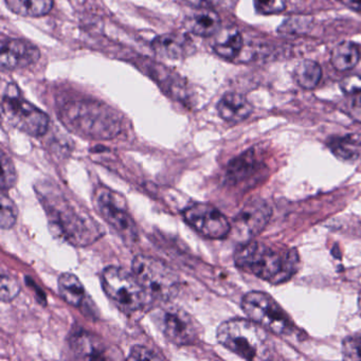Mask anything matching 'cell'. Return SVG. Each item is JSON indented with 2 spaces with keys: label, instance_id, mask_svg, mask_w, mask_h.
Returning a JSON list of instances; mask_svg holds the SVG:
<instances>
[{
  "label": "cell",
  "instance_id": "1",
  "mask_svg": "<svg viewBox=\"0 0 361 361\" xmlns=\"http://www.w3.org/2000/svg\"><path fill=\"white\" fill-rule=\"evenodd\" d=\"M234 262L240 269L274 285L290 280L300 267L295 249L259 242L243 243L234 253Z\"/></svg>",
  "mask_w": 361,
  "mask_h": 361
},
{
  "label": "cell",
  "instance_id": "2",
  "mask_svg": "<svg viewBox=\"0 0 361 361\" xmlns=\"http://www.w3.org/2000/svg\"><path fill=\"white\" fill-rule=\"evenodd\" d=\"M61 121L83 138L109 140L121 132V120L115 111L94 101H71L61 109Z\"/></svg>",
  "mask_w": 361,
  "mask_h": 361
},
{
  "label": "cell",
  "instance_id": "3",
  "mask_svg": "<svg viewBox=\"0 0 361 361\" xmlns=\"http://www.w3.org/2000/svg\"><path fill=\"white\" fill-rule=\"evenodd\" d=\"M42 204L49 216L52 231L75 246H86L98 240L100 228L87 215L81 214L63 196L51 192H39Z\"/></svg>",
  "mask_w": 361,
  "mask_h": 361
},
{
  "label": "cell",
  "instance_id": "4",
  "mask_svg": "<svg viewBox=\"0 0 361 361\" xmlns=\"http://www.w3.org/2000/svg\"><path fill=\"white\" fill-rule=\"evenodd\" d=\"M217 341L246 360H267L271 343L266 329L252 320L232 319L219 325Z\"/></svg>",
  "mask_w": 361,
  "mask_h": 361
},
{
  "label": "cell",
  "instance_id": "5",
  "mask_svg": "<svg viewBox=\"0 0 361 361\" xmlns=\"http://www.w3.org/2000/svg\"><path fill=\"white\" fill-rule=\"evenodd\" d=\"M101 283L107 297L126 312L142 310L152 299L134 272L122 267H107L102 272Z\"/></svg>",
  "mask_w": 361,
  "mask_h": 361
},
{
  "label": "cell",
  "instance_id": "6",
  "mask_svg": "<svg viewBox=\"0 0 361 361\" xmlns=\"http://www.w3.org/2000/svg\"><path fill=\"white\" fill-rule=\"evenodd\" d=\"M4 118L14 128L32 137H41L49 128V118L41 109L24 99L16 84H8L3 94Z\"/></svg>",
  "mask_w": 361,
  "mask_h": 361
},
{
  "label": "cell",
  "instance_id": "7",
  "mask_svg": "<svg viewBox=\"0 0 361 361\" xmlns=\"http://www.w3.org/2000/svg\"><path fill=\"white\" fill-rule=\"evenodd\" d=\"M132 271L152 299L170 301L178 293L179 276L166 263L155 257L147 255L135 257Z\"/></svg>",
  "mask_w": 361,
  "mask_h": 361
},
{
  "label": "cell",
  "instance_id": "8",
  "mask_svg": "<svg viewBox=\"0 0 361 361\" xmlns=\"http://www.w3.org/2000/svg\"><path fill=\"white\" fill-rule=\"evenodd\" d=\"M242 308L250 320L274 335L289 336L293 333V323L280 304L263 291H250L243 297Z\"/></svg>",
  "mask_w": 361,
  "mask_h": 361
},
{
  "label": "cell",
  "instance_id": "9",
  "mask_svg": "<svg viewBox=\"0 0 361 361\" xmlns=\"http://www.w3.org/2000/svg\"><path fill=\"white\" fill-rule=\"evenodd\" d=\"M152 321L162 335L176 345H191L200 339V323L178 306L156 308L152 314Z\"/></svg>",
  "mask_w": 361,
  "mask_h": 361
},
{
  "label": "cell",
  "instance_id": "10",
  "mask_svg": "<svg viewBox=\"0 0 361 361\" xmlns=\"http://www.w3.org/2000/svg\"><path fill=\"white\" fill-rule=\"evenodd\" d=\"M94 202L103 219L122 236L126 242H136L138 238L136 224L128 210V204L121 194L106 187L94 192Z\"/></svg>",
  "mask_w": 361,
  "mask_h": 361
},
{
  "label": "cell",
  "instance_id": "11",
  "mask_svg": "<svg viewBox=\"0 0 361 361\" xmlns=\"http://www.w3.org/2000/svg\"><path fill=\"white\" fill-rule=\"evenodd\" d=\"M183 216L190 227L210 240H223L232 230L227 217L211 204H192L183 211Z\"/></svg>",
  "mask_w": 361,
  "mask_h": 361
},
{
  "label": "cell",
  "instance_id": "12",
  "mask_svg": "<svg viewBox=\"0 0 361 361\" xmlns=\"http://www.w3.org/2000/svg\"><path fill=\"white\" fill-rule=\"evenodd\" d=\"M271 215L269 204L261 198H255L249 200L236 215L232 230L242 243L249 242L265 229Z\"/></svg>",
  "mask_w": 361,
  "mask_h": 361
},
{
  "label": "cell",
  "instance_id": "13",
  "mask_svg": "<svg viewBox=\"0 0 361 361\" xmlns=\"http://www.w3.org/2000/svg\"><path fill=\"white\" fill-rule=\"evenodd\" d=\"M41 52L30 42L20 39H7L1 42L0 66L5 71L27 68L37 63Z\"/></svg>",
  "mask_w": 361,
  "mask_h": 361
},
{
  "label": "cell",
  "instance_id": "14",
  "mask_svg": "<svg viewBox=\"0 0 361 361\" xmlns=\"http://www.w3.org/2000/svg\"><path fill=\"white\" fill-rule=\"evenodd\" d=\"M219 117L230 123H240L252 114L253 106L244 94L228 92L217 103Z\"/></svg>",
  "mask_w": 361,
  "mask_h": 361
},
{
  "label": "cell",
  "instance_id": "15",
  "mask_svg": "<svg viewBox=\"0 0 361 361\" xmlns=\"http://www.w3.org/2000/svg\"><path fill=\"white\" fill-rule=\"evenodd\" d=\"M189 37L181 35H164L155 37L152 48L156 54L170 60H179L189 56L194 50Z\"/></svg>",
  "mask_w": 361,
  "mask_h": 361
},
{
  "label": "cell",
  "instance_id": "16",
  "mask_svg": "<svg viewBox=\"0 0 361 361\" xmlns=\"http://www.w3.org/2000/svg\"><path fill=\"white\" fill-rule=\"evenodd\" d=\"M185 28L198 37H209L221 30V20L214 9L200 8L185 18Z\"/></svg>",
  "mask_w": 361,
  "mask_h": 361
},
{
  "label": "cell",
  "instance_id": "17",
  "mask_svg": "<svg viewBox=\"0 0 361 361\" xmlns=\"http://www.w3.org/2000/svg\"><path fill=\"white\" fill-rule=\"evenodd\" d=\"M71 348L78 359H109V350L99 338L92 334L81 331L75 334L71 339Z\"/></svg>",
  "mask_w": 361,
  "mask_h": 361
},
{
  "label": "cell",
  "instance_id": "18",
  "mask_svg": "<svg viewBox=\"0 0 361 361\" xmlns=\"http://www.w3.org/2000/svg\"><path fill=\"white\" fill-rule=\"evenodd\" d=\"M244 46V39L238 28H229L219 30L215 37L213 49L215 54L227 61H233L240 56Z\"/></svg>",
  "mask_w": 361,
  "mask_h": 361
},
{
  "label": "cell",
  "instance_id": "19",
  "mask_svg": "<svg viewBox=\"0 0 361 361\" xmlns=\"http://www.w3.org/2000/svg\"><path fill=\"white\" fill-rule=\"evenodd\" d=\"M261 162L255 156V151L249 149L230 162L226 173V178L231 183H240L255 174Z\"/></svg>",
  "mask_w": 361,
  "mask_h": 361
},
{
  "label": "cell",
  "instance_id": "20",
  "mask_svg": "<svg viewBox=\"0 0 361 361\" xmlns=\"http://www.w3.org/2000/svg\"><path fill=\"white\" fill-rule=\"evenodd\" d=\"M327 145L331 153L344 161H357L361 158V135L334 137Z\"/></svg>",
  "mask_w": 361,
  "mask_h": 361
},
{
  "label": "cell",
  "instance_id": "21",
  "mask_svg": "<svg viewBox=\"0 0 361 361\" xmlns=\"http://www.w3.org/2000/svg\"><path fill=\"white\" fill-rule=\"evenodd\" d=\"M59 291L61 297L75 307L85 305L86 291L77 276L69 272L61 274L59 278Z\"/></svg>",
  "mask_w": 361,
  "mask_h": 361
},
{
  "label": "cell",
  "instance_id": "22",
  "mask_svg": "<svg viewBox=\"0 0 361 361\" xmlns=\"http://www.w3.org/2000/svg\"><path fill=\"white\" fill-rule=\"evenodd\" d=\"M360 49L353 42H342L334 48L331 63L338 71H348L354 68L360 60Z\"/></svg>",
  "mask_w": 361,
  "mask_h": 361
},
{
  "label": "cell",
  "instance_id": "23",
  "mask_svg": "<svg viewBox=\"0 0 361 361\" xmlns=\"http://www.w3.org/2000/svg\"><path fill=\"white\" fill-rule=\"evenodd\" d=\"M7 7L23 18H42L54 8V0H6Z\"/></svg>",
  "mask_w": 361,
  "mask_h": 361
},
{
  "label": "cell",
  "instance_id": "24",
  "mask_svg": "<svg viewBox=\"0 0 361 361\" xmlns=\"http://www.w3.org/2000/svg\"><path fill=\"white\" fill-rule=\"evenodd\" d=\"M293 78L303 90H314L322 79V68L314 61L305 60L297 65Z\"/></svg>",
  "mask_w": 361,
  "mask_h": 361
},
{
  "label": "cell",
  "instance_id": "25",
  "mask_svg": "<svg viewBox=\"0 0 361 361\" xmlns=\"http://www.w3.org/2000/svg\"><path fill=\"white\" fill-rule=\"evenodd\" d=\"M18 209L5 191L1 193V214H0V226L3 229H10L18 221Z\"/></svg>",
  "mask_w": 361,
  "mask_h": 361
},
{
  "label": "cell",
  "instance_id": "26",
  "mask_svg": "<svg viewBox=\"0 0 361 361\" xmlns=\"http://www.w3.org/2000/svg\"><path fill=\"white\" fill-rule=\"evenodd\" d=\"M1 166H3V175H1L0 185L3 191H7L16 185L18 174H16L13 161L9 156L6 155L5 152L1 153Z\"/></svg>",
  "mask_w": 361,
  "mask_h": 361
},
{
  "label": "cell",
  "instance_id": "27",
  "mask_svg": "<svg viewBox=\"0 0 361 361\" xmlns=\"http://www.w3.org/2000/svg\"><path fill=\"white\" fill-rule=\"evenodd\" d=\"M342 353L346 360H361V334L346 337L342 342Z\"/></svg>",
  "mask_w": 361,
  "mask_h": 361
},
{
  "label": "cell",
  "instance_id": "28",
  "mask_svg": "<svg viewBox=\"0 0 361 361\" xmlns=\"http://www.w3.org/2000/svg\"><path fill=\"white\" fill-rule=\"evenodd\" d=\"M255 11L261 16L282 13L286 9V0H253Z\"/></svg>",
  "mask_w": 361,
  "mask_h": 361
},
{
  "label": "cell",
  "instance_id": "29",
  "mask_svg": "<svg viewBox=\"0 0 361 361\" xmlns=\"http://www.w3.org/2000/svg\"><path fill=\"white\" fill-rule=\"evenodd\" d=\"M20 285L18 279L11 274H1V301L10 302L20 293Z\"/></svg>",
  "mask_w": 361,
  "mask_h": 361
},
{
  "label": "cell",
  "instance_id": "30",
  "mask_svg": "<svg viewBox=\"0 0 361 361\" xmlns=\"http://www.w3.org/2000/svg\"><path fill=\"white\" fill-rule=\"evenodd\" d=\"M162 358H164V357L160 356L157 353L153 352V350L142 345L134 346L132 350H130V356L128 357V359H130V360H132V359H134V360H143V359L153 360V359Z\"/></svg>",
  "mask_w": 361,
  "mask_h": 361
},
{
  "label": "cell",
  "instance_id": "31",
  "mask_svg": "<svg viewBox=\"0 0 361 361\" xmlns=\"http://www.w3.org/2000/svg\"><path fill=\"white\" fill-rule=\"evenodd\" d=\"M341 90L348 97L361 94V77L353 75L348 77L341 82Z\"/></svg>",
  "mask_w": 361,
  "mask_h": 361
},
{
  "label": "cell",
  "instance_id": "32",
  "mask_svg": "<svg viewBox=\"0 0 361 361\" xmlns=\"http://www.w3.org/2000/svg\"><path fill=\"white\" fill-rule=\"evenodd\" d=\"M348 115L361 124V94L350 97L348 103Z\"/></svg>",
  "mask_w": 361,
  "mask_h": 361
},
{
  "label": "cell",
  "instance_id": "33",
  "mask_svg": "<svg viewBox=\"0 0 361 361\" xmlns=\"http://www.w3.org/2000/svg\"><path fill=\"white\" fill-rule=\"evenodd\" d=\"M185 3L189 4L196 9H200V8L214 9L216 6L221 3V0H185Z\"/></svg>",
  "mask_w": 361,
  "mask_h": 361
},
{
  "label": "cell",
  "instance_id": "34",
  "mask_svg": "<svg viewBox=\"0 0 361 361\" xmlns=\"http://www.w3.org/2000/svg\"><path fill=\"white\" fill-rule=\"evenodd\" d=\"M344 7L348 8L352 11L361 13V0H338Z\"/></svg>",
  "mask_w": 361,
  "mask_h": 361
},
{
  "label": "cell",
  "instance_id": "35",
  "mask_svg": "<svg viewBox=\"0 0 361 361\" xmlns=\"http://www.w3.org/2000/svg\"><path fill=\"white\" fill-rule=\"evenodd\" d=\"M358 310H359V314H361V291L359 293V297H358Z\"/></svg>",
  "mask_w": 361,
  "mask_h": 361
}]
</instances>
